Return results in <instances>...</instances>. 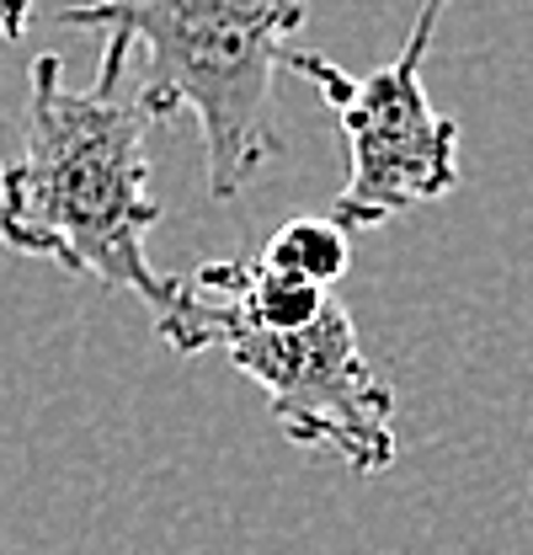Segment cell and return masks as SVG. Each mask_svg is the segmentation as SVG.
I'll return each instance as SVG.
<instances>
[{
  "label": "cell",
  "instance_id": "cell-4",
  "mask_svg": "<svg viewBox=\"0 0 533 555\" xmlns=\"http://www.w3.org/2000/svg\"><path fill=\"white\" fill-rule=\"evenodd\" d=\"M443 5L448 0H421L405 49L368 75H347L326 54H310V49H288L283 60V69L304 75L321 91V102L341 124L347 182L336 193L332 219L347 235L390 224L395 214L438 204L459 188V124L432 107L427 80H421Z\"/></svg>",
  "mask_w": 533,
  "mask_h": 555
},
{
  "label": "cell",
  "instance_id": "cell-1",
  "mask_svg": "<svg viewBox=\"0 0 533 555\" xmlns=\"http://www.w3.org/2000/svg\"><path fill=\"white\" fill-rule=\"evenodd\" d=\"M123 43H102L91 86H65L60 54L27 69L22 144L0 166V246L16 257H49L65 273L113 294H133L150 321L171 310L177 278L150 268V230L160 204L150 193V113L123 69Z\"/></svg>",
  "mask_w": 533,
  "mask_h": 555
},
{
  "label": "cell",
  "instance_id": "cell-6",
  "mask_svg": "<svg viewBox=\"0 0 533 555\" xmlns=\"http://www.w3.org/2000/svg\"><path fill=\"white\" fill-rule=\"evenodd\" d=\"M32 22V0H0V43H22Z\"/></svg>",
  "mask_w": 533,
  "mask_h": 555
},
{
  "label": "cell",
  "instance_id": "cell-5",
  "mask_svg": "<svg viewBox=\"0 0 533 555\" xmlns=\"http://www.w3.org/2000/svg\"><path fill=\"white\" fill-rule=\"evenodd\" d=\"M257 257H262L266 268H277V273H288V278H304L315 288H336V278L352 268V241H347V230L336 224L332 214H304V219L277 224L272 241H266Z\"/></svg>",
  "mask_w": 533,
  "mask_h": 555
},
{
  "label": "cell",
  "instance_id": "cell-2",
  "mask_svg": "<svg viewBox=\"0 0 533 555\" xmlns=\"http://www.w3.org/2000/svg\"><path fill=\"white\" fill-rule=\"evenodd\" d=\"M304 16V0H86L60 11V27H96L102 43L144 54V113L198 118L208 193L230 204L277 155L272 80Z\"/></svg>",
  "mask_w": 533,
  "mask_h": 555
},
{
  "label": "cell",
  "instance_id": "cell-3",
  "mask_svg": "<svg viewBox=\"0 0 533 555\" xmlns=\"http://www.w3.org/2000/svg\"><path fill=\"white\" fill-rule=\"evenodd\" d=\"M155 337L193 358L219 347L272 406V422L299 449H332L352 476H385L400 460L395 390L363 352L358 321L332 294V305L299 332H262L240 321L193 273L177 278L171 310L155 321Z\"/></svg>",
  "mask_w": 533,
  "mask_h": 555
}]
</instances>
